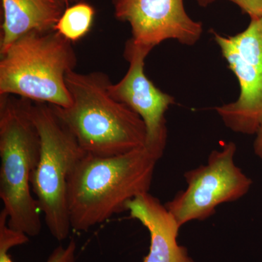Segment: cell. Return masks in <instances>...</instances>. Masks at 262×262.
<instances>
[{
    "label": "cell",
    "instance_id": "cell-1",
    "mask_svg": "<svg viewBox=\"0 0 262 262\" xmlns=\"http://www.w3.org/2000/svg\"><path fill=\"white\" fill-rule=\"evenodd\" d=\"M160 159L146 146L115 156L84 155L67 181L72 229L88 231L127 211L130 201L149 192Z\"/></svg>",
    "mask_w": 262,
    "mask_h": 262
},
{
    "label": "cell",
    "instance_id": "cell-2",
    "mask_svg": "<svg viewBox=\"0 0 262 262\" xmlns=\"http://www.w3.org/2000/svg\"><path fill=\"white\" fill-rule=\"evenodd\" d=\"M66 82L70 106H51L86 154L115 156L146 146L145 124L135 112L112 97L106 74L72 70Z\"/></svg>",
    "mask_w": 262,
    "mask_h": 262
},
{
    "label": "cell",
    "instance_id": "cell-3",
    "mask_svg": "<svg viewBox=\"0 0 262 262\" xmlns=\"http://www.w3.org/2000/svg\"><path fill=\"white\" fill-rule=\"evenodd\" d=\"M32 101L0 95V198L10 228L35 237L41 211L31 178L40 154V137L31 113Z\"/></svg>",
    "mask_w": 262,
    "mask_h": 262
},
{
    "label": "cell",
    "instance_id": "cell-4",
    "mask_svg": "<svg viewBox=\"0 0 262 262\" xmlns=\"http://www.w3.org/2000/svg\"><path fill=\"white\" fill-rule=\"evenodd\" d=\"M72 44L56 30L18 38L0 55V95L69 107L66 77L77 63Z\"/></svg>",
    "mask_w": 262,
    "mask_h": 262
},
{
    "label": "cell",
    "instance_id": "cell-5",
    "mask_svg": "<svg viewBox=\"0 0 262 262\" xmlns=\"http://www.w3.org/2000/svg\"><path fill=\"white\" fill-rule=\"evenodd\" d=\"M31 113L40 137V154L31 187L48 230L57 241H63L72 229L67 181L86 153L51 105L32 101Z\"/></svg>",
    "mask_w": 262,
    "mask_h": 262
},
{
    "label": "cell",
    "instance_id": "cell-6",
    "mask_svg": "<svg viewBox=\"0 0 262 262\" xmlns=\"http://www.w3.org/2000/svg\"><path fill=\"white\" fill-rule=\"evenodd\" d=\"M211 32L239 86L237 100L215 111L229 130L255 135L262 125V18H250L248 27L234 35Z\"/></svg>",
    "mask_w": 262,
    "mask_h": 262
},
{
    "label": "cell",
    "instance_id": "cell-7",
    "mask_svg": "<svg viewBox=\"0 0 262 262\" xmlns=\"http://www.w3.org/2000/svg\"><path fill=\"white\" fill-rule=\"evenodd\" d=\"M236 151L232 141L222 142L206 164L184 173L187 187L165 204L181 227L208 220L217 207L238 201L249 192L253 182L234 163Z\"/></svg>",
    "mask_w": 262,
    "mask_h": 262
},
{
    "label": "cell",
    "instance_id": "cell-8",
    "mask_svg": "<svg viewBox=\"0 0 262 262\" xmlns=\"http://www.w3.org/2000/svg\"><path fill=\"white\" fill-rule=\"evenodd\" d=\"M151 51L129 39L124 50L128 70L119 82L110 84L108 91L112 97L142 119L146 128V146L161 158L168 141L165 113L175 103V98L158 89L146 77L145 60Z\"/></svg>",
    "mask_w": 262,
    "mask_h": 262
},
{
    "label": "cell",
    "instance_id": "cell-9",
    "mask_svg": "<svg viewBox=\"0 0 262 262\" xmlns=\"http://www.w3.org/2000/svg\"><path fill=\"white\" fill-rule=\"evenodd\" d=\"M114 15L130 25V40L152 50L169 39L193 46L201 39L203 24L186 11L184 0H113Z\"/></svg>",
    "mask_w": 262,
    "mask_h": 262
},
{
    "label": "cell",
    "instance_id": "cell-10",
    "mask_svg": "<svg viewBox=\"0 0 262 262\" xmlns=\"http://www.w3.org/2000/svg\"><path fill=\"white\" fill-rule=\"evenodd\" d=\"M127 211L149 232V251L143 262H194L177 241L180 226L158 198L141 194L128 203Z\"/></svg>",
    "mask_w": 262,
    "mask_h": 262
},
{
    "label": "cell",
    "instance_id": "cell-11",
    "mask_svg": "<svg viewBox=\"0 0 262 262\" xmlns=\"http://www.w3.org/2000/svg\"><path fill=\"white\" fill-rule=\"evenodd\" d=\"M2 7L0 55L27 33L54 30L67 9L61 0H2Z\"/></svg>",
    "mask_w": 262,
    "mask_h": 262
},
{
    "label": "cell",
    "instance_id": "cell-12",
    "mask_svg": "<svg viewBox=\"0 0 262 262\" xmlns=\"http://www.w3.org/2000/svg\"><path fill=\"white\" fill-rule=\"evenodd\" d=\"M94 16V8L81 2L67 8L54 30L70 42H77L91 31Z\"/></svg>",
    "mask_w": 262,
    "mask_h": 262
},
{
    "label": "cell",
    "instance_id": "cell-13",
    "mask_svg": "<svg viewBox=\"0 0 262 262\" xmlns=\"http://www.w3.org/2000/svg\"><path fill=\"white\" fill-rule=\"evenodd\" d=\"M75 241L71 239L67 246H59L55 248L46 262H76ZM10 248L0 246V262H13L9 254Z\"/></svg>",
    "mask_w": 262,
    "mask_h": 262
},
{
    "label": "cell",
    "instance_id": "cell-14",
    "mask_svg": "<svg viewBox=\"0 0 262 262\" xmlns=\"http://www.w3.org/2000/svg\"><path fill=\"white\" fill-rule=\"evenodd\" d=\"M199 6L206 8L219 0H195ZM239 7L250 18H262V0H227Z\"/></svg>",
    "mask_w": 262,
    "mask_h": 262
},
{
    "label": "cell",
    "instance_id": "cell-15",
    "mask_svg": "<svg viewBox=\"0 0 262 262\" xmlns=\"http://www.w3.org/2000/svg\"><path fill=\"white\" fill-rule=\"evenodd\" d=\"M256 138L253 142V151L258 158L262 160V125L256 131Z\"/></svg>",
    "mask_w": 262,
    "mask_h": 262
},
{
    "label": "cell",
    "instance_id": "cell-16",
    "mask_svg": "<svg viewBox=\"0 0 262 262\" xmlns=\"http://www.w3.org/2000/svg\"><path fill=\"white\" fill-rule=\"evenodd\" d=\"M61 1L67 6V8H68L71 5L77 4L81 2H84V0H61Z\"/></svg>",
    "mask_w": 262,
    "mask_h": 262
}]
</instances>
